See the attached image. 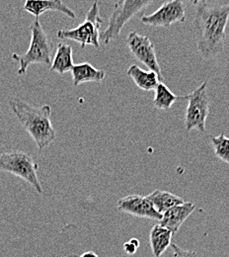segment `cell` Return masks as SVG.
<instances>
[{
  "instance_id": "obj_1",
  "label": "cell",
  "mask_w": 229,
  "mask_h": 257,
  "mask_svg": "<svg viewBox=\"0 0 229 257\" xmlns=\"http://www.w3.org/2000/svg\"><path fill=\"white\" fill-rule=\"evenodd\" d=\"M228 21L229 4H196L194 32L197 51L203 60H213L223 52Z\"/></svg>"
},
{
  "instance_id": "obj_2",
  "label": "cell",
  "mask_w": 229,
  "mask_h": 257,
  "mask_svg": "<svg viewBox=\"0 0 229 257\" xmlns=\"http://www.w3.org/2000/svg\"><path fill=\"white\" fill-rule=\"evenodd\" d=\"M8 105L22 128L33 139L40 152L56 141L57 132L52 123V108L49 105L36 107L19 97L10 98Z\"/></svg>"
},
{
  "instance_id": "obj_3",
  "label": "cell",
  "mask_w": 229,
  "mask_h": 257,
  "mask_svg": "<svg viewBox=\"0 0 229 257\" xmlns=\"http://www.w3.org/2000/svg\"><path fill=\"white\" fill-rule=\"evenodd\" d=\"M30 31L31 42L27 52L22 56L16 53L11 56L12 60L19 63V68L17 70L19 75H25L31 64H52L54 45L49 35L43 28L39 18H35L31 23Z\"/></svg>"
},
{
  "instance_id": "obj_4",
  "label": "cell",
  "mask_w": 229,
  "mask_h": 257,
  "mask_svg": "<svg viewBox=\"0 0 229 257\" xmlns=\"http://www.w3.org/2000/svg\"><path fill=\"white\" fill-rule=\"evenodd\" d=\"M39 164L33 158L22 151L0 154V171L8 172L20 177L33 186L39 194L43 193V188L38 176Z\"/></svg>"
},
{
  "instance_id": "obj_5",
  "label": "cell",
  "mask_w": 229,
  "mask_h": 257,
  "mask_svg": "<svg viewBox=\"0 0 229 257\" xmlns=\"http://www.w3.org/2000/svg\"><path fill=\"white\" fill-rule=\"evenodd\" d=\"M103 23V18L100 15L98 1H94L86 18L82 24L73 29H62L57 33L58 38L71 40L78 43L81 48L92 46L94 48L100 47V29Z\"/></svg>"
},
{
  "instance_id": "obj_6",
  "label": "cell",
  "mask_w": 229,
  "mask_h": 257,
  "mask_svg": "<svg viewBox=\"0 0 229 257\" xmlns=\"http://www.w3.org/2000/svg\"><path fill=\"white\" fill-rule=\"evenodd\" d=\"M152 2L153 0H118L110 16L108 26L101 35L100 41L107 45L111 41L116 40L131 18L145 10Z\"/></svg>"
},
{
  "instance_id": "obj_7",
  "label": "cell",
  "mask_w": 229,
  "mask_h": 257,
  "mask_svg": "<svg viewBox=\"0 0 229 257\" xmlns=\"http://www.w3.org/2000/svg\"><path fill=\"white\" fill-rule=\"evenodd\" d=\"M188 106L185 114V128L190 132L197 130L205 132V123L209 114V96L207 82L203 81L191 93L187 94Z\"/></svg>"
},
{
  "instance_id": "obj_8",
  "label": "cell",
  "mask_w": 229,
  "mask_h": 257,
  "mask_svg": "<svg viewBox=\"0 0 229 257\" xmlns=\"http://www.w3.org/2000/svg\"><path fill=\"white\" fill-rule=\"evenodd\" d=\"M127 47L131 56L144 64L149 70L155 72L160 82H163V75L158 62L154 45L147 36L131 32L127 38Z\"/></svg>"
},
{
  "instance_id": "obj_9",
  "label": "cell",
  "mask_w": 229,
  "mask_h": 257,
  "mask_svg": "<svg viewBox=\"0 0 229 257\" xmlns=\"http://www.w3.org/2000/svg\"><path fill=\"white\" fill-rule=\"evenodd\" d=\"M141 23L151 27L168 28L176 23L186 21V5L184 0H170L162 4L155 12L141 17Z\"/></svg>"
},
{
  "instance_id": "obj_10",
  "label": "cell",
  "mask_w": 229,
  "mask_h": 257,
  "mask_svg": "<svg viewBox=\"0 0 229 257\" xmlns=\"http://www.w3.org/2000/svg\"><path fill=\"white\" fill-rule=\"evenodd\" d=\"M118 208L136 218L161 221L162 215L156 211L147 197L141 195H129L118 201Z\"/></svg>"
},
{
  "instance_id": "obj_11",
  "label": "cell",
  "mask_w": 229,
  "mask_h": 257,
  "mask_svg": "<svg viewBox=\"0 0 229 257\" xmlns=\"http://www.w3.org/2000/svg\"><path fill=\"white\" fill-rule=\"evenodd\" d=\"M23 8L36 18H40L41 15L48 11L60 12L71 19L76 18L75 12L65 4L63 0H25Z\"/></svg>"
},
{
  "instance_id": "obj_12",
  "label": "cell",
  "mask_w": 229,
  "mask_h": 257,
  "mask_svg": "<svg viewBox=\"0 0 229 257\" xmlns=\"http://www.w3.org/2000/svg\"><path fill=\"white\" fill-rule=\"evenodd\" d=\"M195 210L196 205L194 203L184 202L183 204L174 206L167 210L162 215V219L159 224L167 227L173 233H176Z\"/></svg>"
},
{
  "instance_id": "obj_13",
  "label": "cell",
  "mask_w": 229,
  "mask_h": 257,
  "mask_svg": "<svg viewBox=\"0 0 229 257\" xmlns=\"http://www.w3.org/2000/svg\"><path fill=\"white\" fill-rule=\"evenodd\" d=\"M73 86H78L85 82L100 83L105 79L106 72L103 69L96 68L89 63L74 64L71 69Z\"/></svg>"
},
{
  "instance_id": "obj_14",
  "label": "cell",
  "mask_w": 229,
  "mask_h": 257,
  "mask_svg": "<svg viewBox=\"0 0 229 257\" xmlns=\"http://www.w3.org/2000/svg\"><path fill=\"white\" fill-rule=\"evenodd\" d=\"M127 74L131 77L134 84L143 91L154 90L160 82L155 72L151 70L146 71L136 64H131L127 70Z\"/></svg>"
},
{
  "instance_id": "obj_15",
  "label": "cell",
  "mask_w": 229,
  "mask_h": 257,
  "mask_svg": "<svg viewBox=\"0 0 229 257\" xmlns=\"http://www.w3.org/2000/svg\"><path fill=\"white\" fill-rule=\"evenodd\" d=\"M173 232L164 225H154L149 233V240L152 252L155 257H160L172 244Z\"/></svg>"
},
{
  "instance_id": "obj_16",
  "label": "cell",
  "mask_w": 229,
  "mask_h": 257,
  "mask_svg": "<svg viewBox=\"0 0 229 257\" xmlns=\"http://www.w3.org/2000/svg\"><path fill=\"white\" fill-rule=\"evenodd\" d=\"M74 66L72 59V48L71 46L60 43L58 44L56 55L51 64V70L56 71L59 74L63 75L66 72L71 71Z\"/></svg>"
},
{
  "instance_id": "obj_17",
  "label": "cell",
  "mask_w": 229,
  "mask_h": 257,
  "mask_svg": "<svg viewBox=\"0 0 229 257\" xmlns=\"http://www.w3.org/2000/svg\"><path fill=\"white\" fill-rule=\"evenodd\" d=\"M146 197L150 200V202L152 203L156 211L161 215H163L164 213L170 208L184 203V200L179 196L167 191H161L158 189L154 190Z\"/></svg>"
},
{
  "instance_id": "obj_18",
  "label": "cell",
  "mask_w": 229,
  "mask_h": 257,
  "mask_svg": "<svg viewBox=\"0 0 229 257\" xmlns=\"http://www.w3.org/2000/svg\"><path fill=\"white\" fill-rule=\"evenodd\" d=\"M155 96L153 99V105L158 110H169L173 106L175 102H177L180 99H185L186 96H177L175 95L163 82H159L156 88L154 89Z\"/></svg>"
},
{
  "instance_id": "obj_19",
  "label": "cell",
  "mask_w": 229,
  "mask_h": 257,
  "mask_svg": "<svg viewBox=\"0 0 229 257\" xmlns=\"http://www.w3.org/2000/svg\"><path fill=\"white\" fill-rule=\"evenodd\" d=\"M211 147L215 157L220 161L229 164V138L224 134H220L210 139Z\"/></svg>"
},
{
  "instance_id": "obj_20",
  "label": "cell",
  "mask_w": 229,
  "mask_h": 257,
  "mask_svg": "<svg viewBox=\"0 0 229 257\" xmlns=\"http://www.w3.org/2000/svg\"><path fill=\"white\" fill-rule=\"evenodd\" d=\"M171 247L173 249V255L174 257H197L195 251H190V250H185L178 246L177 244L173 243L171 244Z\"/></svg>"
},
{
  "instance_id": "obj_21",
  "label": "cell",
  "mask_w": 229,
  "mask_h": 257,
  "mask_svg": "<svg viewBox=\"0 0 229 257\" xmlns=\"http://www.w3.org/2000/svg\"><path fill=\"white\" fill-rule=\"evenodd\" d=\"M138 247H139V241H138L137 238H131V240L127 241L124 244V249L129 254L135 253Z\"/></svg>"
},
{
  "instance_id": "obj_22",
  "label": "cell",
  "mask_w": 229,
  "mask_h": 257,
  "mask_svg": "<svg viewBox=\"0 0 229 257\" xmlns=\"http://www.w3.org/2000/svg\"><path fill=\"white\" fill-rule=\"evenodd\" d=\"M79 257H98L97 254H95L94 252H92V251H88V252H85V253H83L81 256Z\"/></svg>"
},
{
  "instance_id": "obj_23",
  "label": "cell",
  "mask_w": 229,
  "mask_h": 257,
  "mask_svg": "<svg viewBox=\"0 0 229 257\" xmlns=\"http://www.w3.org/2000/svg\"><path fill=\"white\" fill-rule=\"evenodd\" d=\"M188 1H190V2H192V3H194V4H198V3H200V2H205L206 0H188Z\"/></svg>"
}]
</instances>
